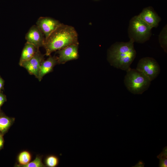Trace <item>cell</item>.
<instances>
[{
	"instance_id": "cell-1",
	"label": "cell",
	"mask_w": 167,
	"mask_h": 167,
	"mask_svg": "<svg viewBox=\"0 0 167 167\" xmlns=\"http://www.w3.org/2000/svg\"><path fill=\"white\" fill-rule=\"evenodd\" d=\"M73 44H79L76 31L73 27L62 24L45 38V55L49 56L52 52Z\"/></svg>"
},
{
	"instance_id": "cell-2",
	"label": "cell",
	"mask_w": 167,
	"mask_h": 167,
	"mask_svg": "<svg viewBox=\"0 0 167 167\" xmlns=\"http://www.w3.org/2000/svg\"><path fill=\"white\" fill-rule=\"evenodd\" d=\"M134 42L130 39L128 42H117L113 44L107 53V59L110 65L126 71L130 68L136 54Z\"/></svg>"
},
{
	"instance_id": "cell-3",
	"label": "cell",
	"mask_w": 167,
	"mask_h": 167,
	"mask_svg": "<svg viewBox=\"0 0 167 167\" xmlns=\"http://www.w3.org/2000/svg\"><path fill=\"white\" fill-rule=\"evenodd\" d=\"M124 82L127 90L134 94H141L147 90L151 84V80L144 74L136 69L130 68Z\"/></svg>"
},
{
	"instance_id": "cell-4",
	"label": "cell",
	"mask_w": 167,
	"mask_h": 167,
	"mask_svg": "<svg viewBox=\"0 0 167 167\" xmlns=\"http://www.w3.org/2000/svg\"><path fill=\"white\" fill-rule=\"evenodd\" d=\"M152 28L142 20L139 15L130 19L128 28V36L134 42L143 43L149 40Z\"/></svg>"
},
{
	"instance_id": "cell-5",
	"label": "cell",
	"mask_w": 167,
	"mask_h": 167,
	"mask_svg": "<svg viewBox=\"0 0 167 167\" xmlns=\"http://www.w3.org/2000/svg\"><path fill=\"white\" fill-rule=\"evenodd\" d=\"M136 69L144 74L151 81L157 77L161 71L160 66L156 60L149 57L141 58Z\"/></svg>"
},
{
	"instance_id": "cell-6",
	"label": "cell",
	"mask_w": 167,
	"mask_h": 167,
	"mask_svg": "<svg viewBox=\"0 0 167 167\" xmlns=\"http://www.w3.org/2000/svg\"><path fill=\"white\" fill-rule=\"evenodd\" d=\"M44 60V55L38 49L34 55L29 59L19 63L29 74L38 79L41 63Z\"/></svg>"
},
{
	"instance_id": "cell-7",
	"label": "cell",
	"mask_w": 167,
	"mask_h": 167,
	"mask_svg": "<svg viewBox=\"0 0 167 167\" xmlns=\"http://www.w3.org/2000/svg\"><path fill=\"white\" fill-rule=\"evenodd\" d=\"M36 24L46 38L62 23L58 20L51 17H41L38 19Z\"/></svg>"
},
{
	"instance_id": "cell-8",
	"label": "cell",
	"mask_w": 167,
	"mask_h": 167,
	"mask_svg": "<svg viewBox=\"0 0 167 167\" xmlns=\"http://www.w3.org/2000/svg\"><path fill=\"white\" fill-rule=\"evenodd\" d=\"M79 44H73L68 45L58 51V64H64L67 61L78 58Z\"/></svg>"
},
{
	"instance_id": "cell-9",
	"label": "cell",
	"mask_w": 167,
	"mask_h": 167,
	"mask_svg": "<svg viewBox=\"0 0 167 167\" xmlns=\"http://www.w3.org/2000/svg\"><path fill=\"white\" fill-rule=\"evenodd\" d=\"M25 39L27 43L34 45L39 49L43 46L45 36L36 25L32 26L26 35Z\"/></svg>"
},
{
	"instance_id": "cell-10",
	"label": "cell",
	"mask_w": 167,
	"mask_h": 167,
	"mask_svg": "<svg viewBox=\"0 0 167 167\" xmlns=\"http://www.w3.org/2000/svg\"><path fill=\"white\" fill-rule=\"evenodd\" d=\"M138 15L152 28L157 27L161 19L153 8L150 6L144 8Z\"/></svg>"
},
{
	"instance_id": "cell-11",
	"label": "cell",
	"mask_w": 167,
	"mask_h": 167,
	"mask_svg": "<svg viewBox=\"0 0 167 167\" xmlns=\"http://www.w3.org/2000/svg\"><path fill=\"white\" fill-rule=\"evenodd\" d=\"M58 64L57 57L49 56V58L42 62L40 71L38 79L41 81L43 77L46 74L51 72L54 67Z\"/></svg>"
},
{
	"instance_id": "cell-12",
	"label": "cell",
	"mask_w": 167,
	"mask_h": 167,
	"mask_svg": "<svg viewBox=\"0 0 167 167\" xmlns=\"http://www.w3.org/2000/svg\"><path fill=\"white\" fill-rule=\"evenodd\" d=\"M38 49L33 45L26 42L22 51L19 64L31 58Z\"/></svg>"
},
{
	"instance_id": "cell-13",
	"label": "cell",
	"mask_w": 167,
	"mask_h": 167,
	"mask_svg": "<svg viewBox=\"0 0 167 167\" xmlns=\"http://www.w3.org/2000/svg\"><path fill=\"white\" fill-rule=\"evenodd\" d=\"M15 118L9 117L2 113H0V133L6 134L14 123Z\"/></svg>"
},
{
	"instance_id": "cell-14",
	"label": "cell",
	"mask_w": 167,
	"mask_h": 167,
	"mask_svg": "<svg viewBox=\"0 0 167 167\" xmlns=\"http://www.w3.org/2000/svg\"><path fill=\"white\" fill-rule=\"evenodd\" d=\"M32 158V155L29 152L27 151H22L19 153L17 157L18 164H16L15 166L21 167L27 165L31 161Z\"/></svg>"
},
{
	"instance_id": "cell-15",
	"label": "cell",
	"mask_w": 167,
	"mask_h": 167,
	"mask_svg": "<svg viewBox=\"0 0 167 167\" xmlns=\"http://www.w3.org/2000/svg\"><path fill=\"white\" fill-rule=\"evenodd\" d=\"M167 26L165 25L159 36V41L161 47L165 52L167 51Z\"/></svg>"
},
{
	"instance_id": "cell-16",
	"label": "cell",
	"mask_w": 167,
	"mask_h": 167,
	"mask_svg": "<svg viewBox=\"0 0 167 167\" xmlns=\"http://www.w3.org/2000/svg\"><path fill=\"white\" fill-rule=\"evenodd\" d=\"M45 165L48 167H56L59 165V160L56 155L50 154L47 156L44 160Z\"/></svg>"
},
{
	"instance_id": "cell-17",
	"label": "cell",
	"mask_w": 167,
	"mask_h": 167,
	"mask_svg": "<svg viewBox=\"0 0 167 167\" xmlns=\"http://www.w3.org/2000/svg\"><path fill=\"white\" fill-rule=\"evenodd\" d=\"M46 167L42 161V156L37 155L35 159L32 161L21 167Z\"/></svg>"
},
{
	"instance_id": "cell-18",
	"label": "cell",
	"mask_w": 167,
	"mask_h": 167,
	"mask_svg": "<svg viewBox=\"0 0 167 167\" xmlns=\"http://www.w3.org/2000/svg\"><path fill=\"white\" fill-rule=\"evenodd\" d=\"M157 158L160 160L159 167H167V147H165L161 152L157 156Z\"/></svg>"
},
{
	"instance_id": "cell-19",
	"label": "cell",
	"mask_w": 167,
	"mask_h": 167,
	"mask_svg": "<svg viewBox=\"0 0 167 167\" xmlns=\"http://www.w3.org/2000/svg\"><path fill=\"white\" fill-rule=\"evenodd\" d=\"M6 101V95L2 92H0V113L1 112V107Z\"/></svg>"
},
{
	"instance_id": "cell-20",
	"label": "cell",
	"mask_w": 167,
	"mask_h": 167,
	"mask_svg": "<svg viewBox=\"0 0 167 167\" xmlns=\"http://www.w3.org/2000/svg\"><path fill=\"white\" fill-rule=\"evenodd\" d=\"M4 135L0 133V151L4 147V140L3 137Z\"/></svg>"
},
{
	"instance_id": "cell-21",
	"label": "cell",
	"mask_w": 167,
	"mask_h": 167,
	"mask_svg": "<svg viewBox=\"0 0 167 167\" xmlns=\"http://www.w3.org/2000/svg\"><path fill=\"white\" fill-rule=\"evenodd\" d=\"M144 163L141 160H139L138 162L134 166V167H144Z\"/></svg>"
},
{
	"instance_id": "cell-22",
	"label": "cell",
	"mask_w": 167,
	"mask_h": 167,
	"mask_svg": "<svg viewBox=\"0 0 167 167\" xmlns=\"http://www.w3.org/2000/svg\"><path fill=\"white\" fill-rule=\"evenodd\" d=\"M4 80L0 76V92L4 88Z\"/></svg>"
},
{
	"instance_id": "cell-23",
	"label": "cell",
	"mask_w": 167,
	"mask_h": 167,
	"mask_svg": "<svg viewBox=\"0 0 167 167\" xmlns=\"http://www.w3.org/2000/svg\"></svg>"
}]
</instances>
